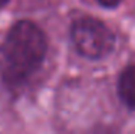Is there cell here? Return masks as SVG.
Returning <instances> with one entry per match:
<instances>
[{
  "label": "cell",
  "instance_id": "cell-1",
  "mask_svg": "<svg viewBox=\"0 0 135 134\" xmlns=\"http://www.w3.org/2000/svg\"><path fill=\"white\" fill-rule=\"evenodd\" d=\"M46 38L29 20L17 22L0 45V75L7 85H20L40 68L46 56Z\"/></svg>",
  "mask_w": 135,
  "mask_h": 134
},
{
  "label": "cell",
  "instance_id": "cell-2",
  "mask_svg": "<svg viewBox=\"0 0 135 134\" xmlns=\"http://www.w3.org/2000/svg\"><path fill=\"white\" fill-rule=\"evenodd\" d=\"M70 38L76 50L88 59L107 58L115 48L114 32L94 17H82L73 22Z\"/></svg>",
  "mask_w": 135,
  "mask_h": 134
},
{
  "label": "cell",
  "instance_id": "cell-3",
  "mask_svg": "<svg viewBox=\"0 0 135 134\" xmlns=\"http://www.w3.org/2000/svg\"><path fill=\"white\" fill-rule=\"evenodd\" d=\"M118 94L127 107L135 110V65L128 66L121 74L118 82Z\"/></svg>",
  "mask_w": 135,
  "mask_h": 134
},
{
  "label": "cell",
  "instance_id": "cell-4",
  "mask_svg": "<svg viewBox=\"0 0 135 134\" xmlns=\"http://www.w3.org/2000/svg\"><path fill=\"white\" fill-rule=\"evenodd\" d=\"M101 6L104 7H108V9H112V7H117L118 4H121L122 0H96Z\"/></svg>",
  "mask_w": 135,
  "mask_h": 134
},
{
  "label": "cell",
  "instance_id": "cell-5",
  "mask_svg": "<svg viewBox=\"0 0 135 134\" xmlns=\"http://www.w3.org/2000/svg\"><path fill=\"white\" fill-rule=\"evenodd\" d=\"M7 2H9V0H0V9H2V7H3V6H4Z\"/></svg>",
  "mask_w": 135,
  "mask_h": 134
}]
</instances>
